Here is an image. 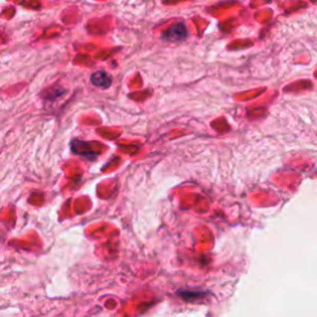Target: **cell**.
Listing matches in <instances>:
<instances>
[{"label": "cell", "instance_id": "6da1fadb", "mask_svg": "<svg viewBox=\"0 0 317 317\" xmlns=\"http://www.w3.org/2000/svg\"><path fill=\"white\" fill-rule=\"evenodd\" d=\"M187 37V29L184 24H174L170 26L167 30L163 34V39L165 41H170V42H177V41H183Z\"/></svg>", "mask_w": 317, "mask_h": 317}, {"label": "cell", "instance_id": "7a4b0ae2", "mask_svg": "<svg viewBox=\"0 0 317 317\" xmlns=\"http://www.w3.org/2000/svg\"><path fill=\"white\" fill-rule=\"evenodd\" d=\"M90 82L96 87L108 88L111 84V77L105 71H97L90 76Z\"/></svg>", "mask_w": 317, "mask_h": 317}]
</instances>
